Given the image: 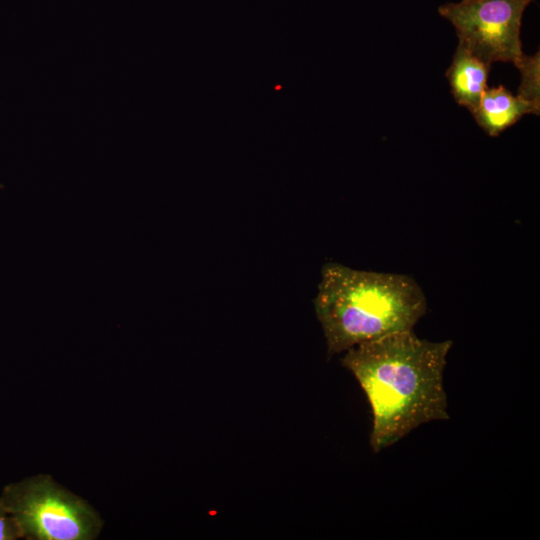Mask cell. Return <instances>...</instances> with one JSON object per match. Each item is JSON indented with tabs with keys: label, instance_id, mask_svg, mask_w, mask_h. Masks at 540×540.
<instances>
[{
	"label": "cell",
	"instance_id": "cell-1",
	"mask_svg": "<svg viewBox=\"0 0 540 540\" xmlns=\"http://www.w3.org/2000/svg\"><path fill=\"white\" fill-rule=\"evenodd\" d=\"M451 347V340L431 342L407 330L345 351L342 365L357 379L371 407L369 439L375 453L421 424L449 419L443 372Z\"/></svg>",
	"mask_w": 540,
	"mask_h": 540
},
{
	"label": "cell",
	"instance_id": "cell-2",
	"mask_svg": "<svg viewBox=\"0 0 540 540\" xmlns=\"http://www.w3.org/2000/svg\"><path fill=\"white\" fill-rule=\"evenodd\" d=\"M331 357L385 335L413 330L425 314V295L403 274L356 270L327 262L314 299Z\"/></svg>",
	"mask_w": 540,
	"mask_h": 540
},
{
	"label": "cell",
	"instance_id": "cell-3",
	"mask_svg": "<svg viewBox=\"0 0 540 540\" xmlns=\"http://www.w3.org/2000/svg\"><path fill=\"white\" fill-rule=\"evenodd\" d=\"M0 502L29 539L92 540L102 527L98 513L85 500L48 475L10 485Z\"/></svg>",
	"mask_w": 540,
	"mask_h": 540
},
{
	"label": "cell",
	"instance_id": "cell-4",
	"mask_svg": "<svg viewBox=\"0 0 540 540\" xmlns=\"http://www.w3.org/2000/svg\"><path fill=\"white\" fill-rule=\"evenodd\" d=\"M533 0H462L439 7V14L454 27L458 44L479 59L512 62L523 54L522 16Z\"/></svg>",
	"mask_w": 540,
	"mask_h": 540
},
{
	"label": "cell",
	"instance_id": "cell-5",
	"mask_svg": "<svg viewBox=\"0 0 540 540\" xmlns=\"http://www.w3.org/2000/svg\"><path fill=\"white\" fill-rule=\"evenodd\" d=\"M491 64L479 59L458 44L446 71L455 101L472 112L488 88Z\"/></svg>",
	"mask_w": 540,
	"mask_h": 540
},
{
	"label": "cell",
	"instance_id": "cell-6",
	"mask_svg": "<svg viewBox=\"0 0 540 540\" xmlns=\"http://www.w3.org/2000/svg\"><path fill=\"white\" fill-rule=\"evenodd\" d=\"M479 127L489 136H498L534 109L503 85L487 88L471 112Z\"/></svg>",
	"mask_w": 540,
	"mask_h": 540
},
{
	"label": "cell",
	"instance_id": "cell-7",
	"mask_svg": "<svg viewBox=\"0 0 540 540\" xmlns=\"http://www.w3.org/2000/svg\"><path fill=\"white\" fill-rule=\"evenodd\" d=\"M520 72V85L517 96L540 114V53L522 54L514 63Z\"/></svg>",
	"mask_w": 540,
	"mask_h": 540
},
{
	"label": "cell",
	"instance_id": "cell-8",
	"mask_svg": "<svg viewBox=\"0 0 540 540\" xmlns=\"http://www.w3.org/2000/svg\"><path fill=\"white\" fill-rule=\"evenodd\" d=\"M22 536L17 521L0 502V540H12Z\"/></svg>",
	"mask_w": 540,
	"mask_h": 540
}]
</instances>
